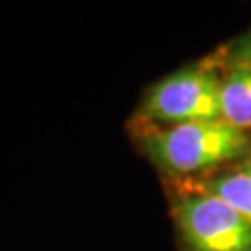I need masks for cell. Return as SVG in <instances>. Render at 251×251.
I'll return each mask as SVG.
<instances>
[{"label":"cell","instance_id":"obj_1","mask_svg":"<svg viewBox=\"0 0 251 251\" xmlns=\"http://www.w3.org/2000/svg\"><path fill=\"white\" fill-rule=\"evenodd\" d=\"M136 152L166 180L192 184L244 162L251 138L227 121H205L173 126H126Z\"/></svg>","mask_w":251,"mask_h":251},{"label":"cell","instance_id":"obj_2","mask_svg":"<svg viewBox=\"0 0 251 251\" xmlns=\"http://www.w3.org/2000/svg\"><path fill=\"white\" fill-rule=\"evenodd\" d=\"M222 75L216 58L184 65L145 86L126 126H173L222 119Z\"/></svg>","mask_w":251,"mask_h":251},{"label":"cell","instance_id":"obj_3","mask_svg":"<svg viewBox=\"0 0 251 251\" xmlns=\"http://www.w3.org/2000/svg\"><path fill=\"white\" fill-rule=\"evenodd\" d=\"M168 188L180 251H251V224L233 206L190 184Z\"/></svg>","mask_w":251,"mask_h":251},{"label":"cell","instance_id":"obj_4","mask_svg":"<svg viewBox=\"0 0 251 251\" xmlns=\"http://www.w3.org/2000/svg\"><path fill=\"white\" fill-rule=\"evenodd\" d=\"M190 186H196L225 201L251 224V168H248L244 162L196 180Z\"/></svg>","mask_w":251,"mask_h":251},{"label":"cell","instance_id":"obj_5","mask_svg":"<svg viewBox=\"0 0 251 251\" xmlns=\"http://www.w3.org/2000/svg\"><path fill=\"white\" fill-rule=\"evenodd\" d=\"M222 119L244 132L251 128V69H224Z\"/></svg>","mask_w":251,"mask_h":251},{"label":"cell","instance_id":"obj_6","mask_svg":"<svg viewBox=\"0 0 251 251\" xmlns=\"http://www.w3.org/2000/svg\"><path fill=\"white\" fill-rule=\"evenodd\" d=\"M216 62L222 69H233V67H244L251 69V30L244 36L233 39L218 54Z\"/></svg>","mask_w":251,"mask_h":251},{"label":"cell","instance_id":"obj_7","mask_svg":"<svg viewBox=\"0 0 251 251\" xmlns=\"http://www.w3.org/2000/svg\"><path fill=\"white\" fill-rule=\"evenodd\" d=\"M244 164H246L248 168H251V147H250V152H248V156L244 158Z\"/></svg>","mask_w":251,"mask_h":251}]
</instances>
